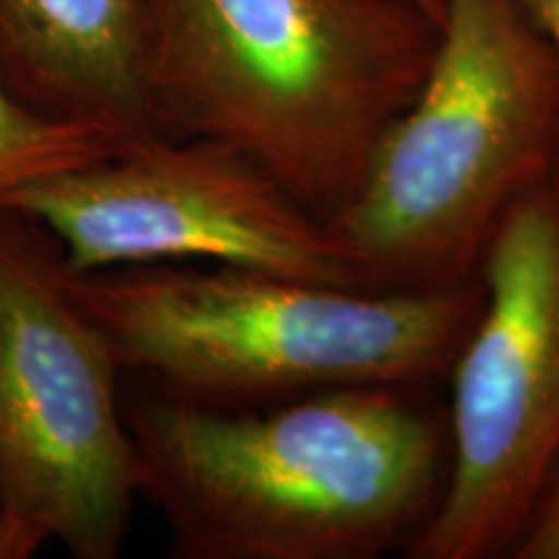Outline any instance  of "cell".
I'll return each mask as SVG.
<instances>
[{
    "label": "cell",
    "instance_id": "7",
    "mask_svg": "<svg viewBox=\"0 0 559 559\" xmlns=\"http://www.w3.org/2000/svg\"><path fill=\"white\" fill-rule=\"evenodd\" d=\"M0 210L45 228L70 275L207 262L368 290L330 218L210 138H138L21 187Z\"/></svg>",
    "mask_w": 559,
    "mask_h": 559
},
{
    "label": "cell",
    "instance_id": "5",
    "mask_svg": "<svg viewBox=\"0 0 559 559\" xmlns=\"http://www.w3.org/2000/svg\"><path fill=\"white\" fill-rule=\"evenodd\" d=\"M122 366L58 243L0 210V510L75 559H117L140 498Z\"/></svg>",
    "mask_w": 559,
    "mask_h": 559
},
{
    "label": "cell",
    "instance_id": "6",
    "mask_svg": "<svg viewBox=\"0 0 559 559\" xmlns=\"http://www.w3.org/2000/svg\"><path fill=\"white\" fill-rule=\"evenodd\" d=\"M453 360L451 469L407 559H502L559 461V171L502 215Z\"/></svg>",
    "mask_w": 559,
    "mask_h": 559
},
{
    "label": "cell",
    "instance_id": "12",
    "mask_svg": "<svg viewBox=\"0 0 559 559\" xmlns=\"http://www.w3.org/2000/svg\"><path fill=\"white\" fill-rule=\"evenodd\" d=\"M526 5L528 16L539 26L542 37L547 39L551 58L559 68V0H521Z\"/></svg>",
    "mask_w": 559,
    "mask_h": 559
},
{
    "label": "cell",
    "instance_id": "2",
    "mask_svg": "<svg viewBox=\"0 0 559 559\" xmlns=\"http://www.w3.org/2000/svg\"><path fill=\"white\" fill-rule=\"evenodd\" d=\"M436 37L409 0H148L153 117L241 151L330 218L415 96Z\"/></svg>",
    "mask_w": 559,
    "mask_h": 559
},
{
    "label": "cell",
    "instance_id": "4",
    "mask_svg": "<svg viewBox=\"0 0 559 559\" xmlns=\"http://www.w3.org/2000/svg\"><path fill=\"white\" fill-rule=\"evenodd\" d=\"M557 171L559 68L526 5L443 0L415 96L330 223L368 290L453 288Z\"/></svg>",
    "mask_w": 559,
    "mask_h": 559
},
{
    "label": "cell",
    "instance_id": "1",
    "mask_svg": "<svg viewBox=\"0 0 559 559\" xmlns=\"http://www.w3.org/2000/svg\"><path fill=\"white\" fill-rule=\"evenodd\" d=\"M432 386L366 383L262 407L124 404L140 498L179 559L407 555L443 498L449 412Z\"/></svg>",
    "mask_w": 559,
    "mask_h": 559
},
{
    "label": "cell",
    "instance_id": "10",
    "mask_svg": "<svg viewBox=\"0 0 559 559\" xmlns=\"http://www.w3.org/2000/svg\"><path fill=\"white\" fill-rule=\"evenodd\" d=\"M510 559H559V461Z\"/></svg>",
    "mask_w": 559,
    "mask_h": 559
},
{
    "label": "cell",
    "instance_id": "11",
    "mask_svg": "<svg viewBox=\"0 0 559 559\" xmlns=\"http://www.w3.org/2000/svg\"><path fill=\"white\" fill-rule=\"evenodd\" d=\"M50 544L37 528L0 510V559H29Z\"/></svg>",
    "mask_w": 559,
    "mask_h": 559
},
{
    "label": "cell",
    "instance_id": "8",
    "mask_svg": "<svg viewBox=\"0 0 559 559\" xmlns=\"http://www.w3.org/2000/svg\"><path fill=\"white\" fill-rule=\"evenodd\" d=\"M145 37L148 0H0V79L41 115L124 145L160 132Z\"/></svg>",
    "mask_w": 559,
    "mask_h": 559
},
{
    "label": "cell",
    "instance_id": "3",
    "mask_svg": "<svg viewBox=\"0 0 559 559\" xmlns=\"http://www.w3.org/2000/svg\"><path fill=\"white\" fill-rule=\"evenodd\" d=\"M68 285L122 370L205 407H262L366 383L436 386L479 313L481 285L362 290L241 267L145 264Z\"/></svg>",
    "mask_w": 559,
    "mask_h": 559
},
{
    "label": "cell",
    "instance_id": "13",
    "mask_svg": "<svg viewBox=\"0 0 559 559\" xmlns=\"http://www.w3.org/2000/svg\"><path fill=\"white\" fill-rule=\"evenodd\" d=\"M412 5H417L425 16H430L432 21H440V13H443V0H409Z\"/></svg>",
    "mask_w": 559,
    "mask_h": 559
},
{
    "label": "cell",
    "instance_id": "9",
    "mask_svg": "<svg viewBox=\"0 0 559 559\" xmlns=\"http://www.w3.org/2000/svg\"><path fill=\"white\" fill-rule=\"evenodd\" d=\"M117 148L115 138L91 124L32 109L0 79V202L32 181L94 164Z\"/></svg>",
    "mask_w": 559,
    "mask_h": 559
}]
</instances>
